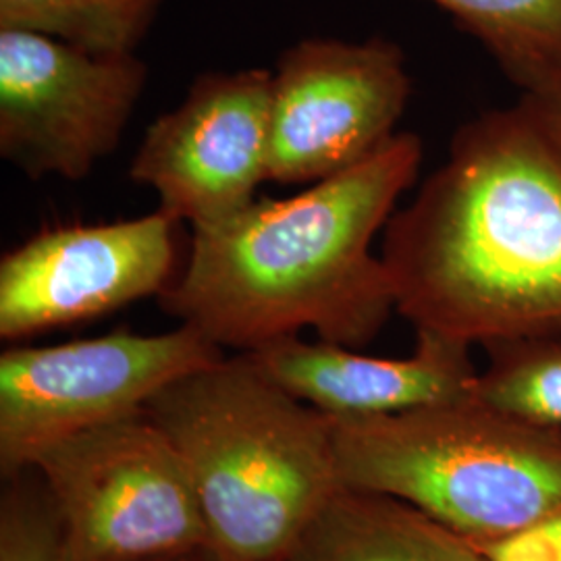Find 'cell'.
<instances>
[{
	"instance_id": "15",
	"label": "cell",
	"mask_w": 561,
	"mask_h": 561,
	"mask_svg": "<svg viewBox=\"0 0 561 561\" xmlns=\"http://www.w3.org/2000/svg\"><path fill=\"white\" fill-rule=\"evenodd\" d=\"M164 0H0V27L55 36L96 53H138Z\"/></svg>"
},
{
	"instance_id": "17",
	"label": "cell",
	"mask_w": 561,
	"mask_h": 561,
	"mask_svg": "<svg viewBox=\"0 0 561 561\" xmlns=\"http://www.w3.org/2000/svg\"><path fill=\"white\" fill-rule=\"evenodd\" d=\"M477 547L489 561H561V512L512 539Z\"/></svg>"
},
{
	"instance_id": "8",
	"label": "cell",
	"mask_w": 561,
	"mask_h": 561,
	"mask_svg": "<svg viewBox=\"0 0 561 561\" xmlns=\"http://www.w3.org/2000/svg\"><path fill=\"white\" fill-rule=\"evenodd\" d=\"M412 76L400 44L310 36L271 69L268 181L310 185L379 152L398 131Z\"/></svg>"
},
{
	"instance_id": "12",
	"label": "cell",
	"mask_w": 561,
	"mask_h": 561,
	"mask_svg": "<svg viewBox=\"0 0 561 561\" xmlns=\"http://www.w3.org/2000/svg\"><path fill=\"white\" fill-rule=\"evenodd\" d=\"M283 561H489L481 549L393 495L340 486Z\"/></svg>"
},
{
	"instance_id": "1",
	"label": "cell",
	"mask_w": 561,
	"mask_h": 561,
	"mask_svg": "<svg viewBox=\"0 0 561 561\" xmlns=\"http://www.w3.org/2000/svg\"><path fill=\"white\" fill-rule=\"evenodd\" d=\"M381 256L416 331L484 347L561 324V85L463 123Z\"/></svg>"
},
{
	"instance_id": "16",
	"label": "cell",
	"mask_w": 561,
	"mask_h": 561,
	"mask_svg": "<svg viewBox=\"0 0 561 561\" xmlns=\"http://www.w3.org/2000/svg\"><path fill=\"white\" fill-rule=\"evenodd\" d=\"M0 561H76L59 514L34 472L9 479L2 495Z\"/></svg>"
},
{
	"instance_id": "11",
	"label": "cell",
	"mask_w": 561,
	"mask_h": 561,
	"mask_svg": "<svg viewBox=\"0 0 561 561\" xmlns=\"http://www.w3.org/2000/svg\"><path fill=\"white\" fill-rule=\"evenodd\" d=\"M470 347L433 331H416L405 358H379L329 341L296 337L245 352L264 377L329 419L389 416L474 396L479 368Z\"/></svg>"
},
{
	"instance_id": "14",
	"label": "cell",
	"mask_w": 561,
	"mask_h": 561,
	"mask_svg": "<svg viewBox=\"0 0 561 561\" xmlns=\"http://www.w3.org/2000/svg\"><path fill=\"white\" fill-rule=\"evenodd\" d=\"M474 396L520 421L561 428V324L484 345Z\"/></svg>"
},
{
	"instance_id": "2",
	"label": "cell",
	"mask_w": 561,
	"mask_h": 561,
	"mask_svg": "<svg viewBox=\"0 0 561 561\" xmlns=\"http://www.w3.org/2000/svg\"><path fill=\"white\" fill-rule=\"evenodd\" d=\"M421 164V138L400 131L291 198L254 201L227 221L192 229L187 261L159 296L162 310L240 354L304 329L360 350L398 312L373 241Z\"/></svg>"
},
{
	"instance_id": "18",
	"label": "cell",
	"mask_w": 561,
	"mask_h": 561,
	"mask_svg": "<svg viewBox=\"0 0 561 561\" xmlns=\"http://www.w3.org/2000/svg\"><path fill=\"white\" fill-rule=\"evenodd\" d=\"M127 561H222L219 553L213 547H198L190 551H178V553H162V556H150V558H138Z\"/></svg>"
},
{
	"instance_id": "9",
	"label": "cell",
	"mask_w": 561,
	"mask_h": 561,
	"mask_svg": "<svg viewBox=\"0 0 561 561\" xmlns=\"http://www.w3.org/2000/svg\"><path fill=\"white\" fill-rule=\"evenodd\" d=\"M180 225L157 208L127 221L59 225L23 241L0 261V337L18 343L159 298L178 275Z\"/></svg>"
},
{
	"instance_id": "3",
	"label": "cell",
	"mask_w": 561,
	"mask_h": 561,
	"mask_svg": "<svg viewBox=\"0 0 561 561\" xmlns=\"http://www.w3.org/2000/svg\"><path fill=\"white\" fill-rule=\"evenodd\" d=\"M194 486L222 561H283L343 486L331 419L245 354L204 366L146 405Z\"/></svg>"
},
{
	"instance_id": "10",
	"label": "cell",
	"mask_w": 561,
	"mask_h": 561,
	"mask_svg": "<svg viewBox=\"0 0 561 561\" xmlns=\"http://www.w3.org/2000/svg\"><path fill=\"white\" fill-rule=\"evenodd\" d=\"M271 69L208 71L146 129L129 178L192 229L227 221L268 181Z\"/></svg>"
},
{
	"instance_id": "5",
	"label": "cell",
	"mask_w": 561,
	"mask_h": 561,
	"mask_svg": "<svg viewBox=\"0 0 561 561\" xmlns=\"http://www.w3.org/2000/svg\"><path fill=\"white\" fill-rule=\"evenodd\" d=\"M222 358L192 327L140 335L115 331L0 354V468L32 470L44 451L102 424L140 414L162 389Z\"/></svg>"
},
{
	"instance_id": "4",
	"label": "cell",
	"mask_w": 561,
	"mask_h": 561,
	"mask_svg": "<svg viewBox=\"0 0 561 561\" xmlns=\"http://www.w3.org/2000/svg\"><path fill=\"white\" fill-rule=\"evenodd\" d=\"M341 484L393 495L474 545L561 512V428L466 400L331 419Z\"/></svg>"
},
{
	"instance_id": "7",
	"label": "cell",
	"mask_w": 561,
	"mask_h": 561,
	"mask_svg": "<svg viewBox=\"0 0 561 561\" xmlns=\"http://www.w3.org/2000/svg\"><path fill=\"white\" fill-rule=\"evenodd\" d=\"M146 83L138 53L0 27L2 161L30 180H85L117 150Z\"/></svg>"
},
{
	"instance_id": "13",
	"label": "cell",
	"mask_w": 561,
	"mask_h": 561,
	"mask_svg": "<svg viewBox=\"0 0 561 561\" xmlns=\"http://www.w3.org/2000/svg\"><path fill=\"white\" fill-rule=\"evenodd\" d=\"M520 88L561 85V0H428Z\"/></svg>"
},
{
	"instance_id": "6",
	"label": "cell",
	"mask_w": 561,
	"mask_h": 561,
	"mask_svg": "<svg viewBox=\"0 0 561 561\" xmlns=\"http://www.w3.org/2000/svg\"><path fill=\"white\" fill-rule=\"evenodd\" d=\"M38 474L76 561H127L210 547L194 486L146 410L44 451Z\"/></svg>"
}]
</instances>
